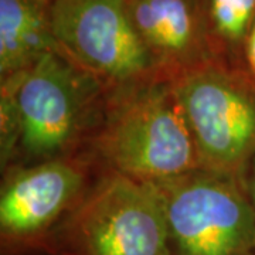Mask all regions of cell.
<instances>
[{"label":"cell","mask_w":255,"mask_h":255,"mask_svg":"<svg viewBox=\"0 0 255 255\" xmlns=\"http://www.w3.org/2000/svg\"><path fill=\"white\" fill-rule=\"evenodd\" d=\"M82 155L100 172L153 184L200 167L173 81L163 75L108 90Z\"/></svg>","instance_id":"2"},{"label":"cell","mask_w":255,"mask_h":255,"mask_svg":"<svg viewBox=\"0 0 255 255\" xmlns=\"http://www.w3.org/2000/svg\"><path fill=\"white\" fill-rule=\"evenodd\" d=\"M107 94L100 80L58 51L1 80V172L82 155Z\"/></svg>","instance_id":"1"},{"label":"cell","mask_w":255,"mask_h":255,"mask_svg":"<svg viewBox=\"0 0 255 255\" xmlns=\"http://www.w3.org/2000/svg\"><path fill=\"white\" fill-rule=\"evenodd\" d=\"M246 57L251 73L255 75V21L246 41Z\"/></svg>","instance_id":"11"},{"label":"cell","mask_w":255,"mask_h":255,"mask_svg":"<svg viewBox=\"0 0 255 255\" xmlns=\"http://www.w3.org/2000/svg\"><path fill=\"white\" fill-rule=\"evenodd\" d=\"M100 173L84 155L1 172L0 255H43L51 231Z\"/></svg>","instance_id":"7"},{"label":"cell","mask_w":255,"mask_h":255,"mask_svg":"<svg viewBox=\"0 0 255 255\" xmlns=\"http://www.w3.org/2000/svg\"><path fill=\"white\" fill-rule=\"evenodd\" d=\"M251 255H255V253H254V254H251Z\"/></svg>","instance_id":"12"},{"label":"cell","mask_w":255,"mask_h":255,"mask_svg":"<svg viewBox=\"0 0 255 255\" xmlns=\"http://www.w3.org/2000/svg\"><path fill=\"white\" fill-rule=\"evenodd\" d=\"M206 17L216 58L233 53L250 34L255 21V0H206Z\"/></svg>","instance_id":"10"},{"label":"cell","mask_w":255,"mask_h":255,"mask_svg":"<svg viewBox=\"0 0 255 255\" xmlns=\"http://www.w3.org/2000/svg\"><path fill=\"white\" fill-rule=\"evenodd\" d=\"M50 21L58 53L108 90L160 75L127 0H51Z\"/></svg>","instance_id":"6"},{"label":"cell","mask_w":255,"mask_h":255,"mask_svg":"<svg viewBox=\"0 0 255 255\" xmlns=\"http://www.w3.org/2000/svg\"><path fill=\"white\" fill-rule=\"evenodd\" d=\"M172 81L200 167L243 176L255 156L254 84L219 60Z\"/></svg>","instance_id":"5"},{"label":"cell","mask_w":255,"mask_h":255,"mask_svg":"<svg viewBox=\"0 0 255 255\" xmlns=\"http://www.w3.org/2000/svg\"><path fill=\"white\" fill-rule=\"evenodd\" d=\"M51 0H0V81L21 73L43 55L58 51Z\"/></svg>","instance_id":"9"},{"label":"cell","mask_w":255,"mask_h":255,"mask_svg":"<svg viewBox=\"0 0 255 255\" xmlns=\"http://www.w3.org/2000/svg\"><path fill=\"white\" fill-rule=\"evenodd\" d=\"M133 27L166 78L217 60L201 0H127Z\"/></svg>","instance_id":"8"},{"label":"cell","mask_w":255,"mask_h":255,"mask_svg":"<svg viewBox=\"0 0 255 255\" xmlns=\"http://www.w3.org/2000/svg\"><path fill=\"white\" fill-rule=\"evenodd\" d=\"M172 255H251L255 210L241 176L199 167L157 184Z\"/></svg>","instance_id":"4"},{"label":"cell","mask_w":255,"mask_h":255,"mask_svg":"<svg viewBox=\"0 0 255 255\" xmlns=\"http://www.w3.org/2000/svg\"><path fill=\"white\" fill-rule=\"evenodd\" d=\"M43 255H172L157 184L101 172Z\"/></svg>","instance_id":"3"}]
</instances>
